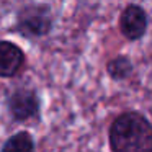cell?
<instances>
[{"label": "cell", "mask_w": 152, "mask_h": 152, "mask_svg": "<svg viewBox=\"0 0 152 152\" xmlns=\"http://www.w3.org/2000/svg\"><path fill=\"white\" fill-rule=\"evenodd\" d=\"M111 152H152V123L139 111L118 115L108 129Z\"/></svg>", "instance_id": "6da1fadb"}, {"label": "cell", "mask_w": 152, "mask_h": 152, "mask_svg": "<svg viewBox=\"0 0 152 152\" xmlns=\"http://www.w3.org/2000/svg\"><path fill=\"white\" fill-rule=\"evenodd\" d=\"M17 28L23 36L41 38L46 36L53 28V17L48 5H26L18 12Z\"/></svg>", "instance_id": "7a4b0ae2"}, {"label": "cell", "mask_w": 152, "mask_h": 152, "mask_svg": "<svg viewBox=\"0 0 152 152\" xmlns=\"http://www.w3.org/2000/svg\"><path fill=\"white\" fill-rule=\"evenodd\" d=\"M8 111L13 121L28 123L41 113V98L33 88H17L8 96Z\"/></svg>", "instance_id": "3957f363"}, {"label": "cell", "mask_w": 152, "mask_h": 152, "mask_svg": "<svg viewBox=\"0 0 152 152\" xmlns=\"http://www.w3.org/2000/svg\"><path fill=\"white\" fill-rule=\"evenodd\" d=\"M121 34L129 41H137L147 30V13L139 5H128L119 17Z\"/></svg>", "instance_id": "277c9868"}, {"label": "cell", "mask_w": 152, "mask_h": 152, "mask_svg": "<svg viewBox=\"0 0 152 152\" xmlns=\"http://www.w3.org/2000/svg\"><path fill=\"white\" fill-rule=\"evenodd\" d=\"M25 53L12 41L0 39V79H12L18 75L25 66Z\"/></svg>", "instance_id": "5b68a950"}, {"label": "cell", "mask_w": 152, "mask_h": 152, "mask_svg": "<svg viewBox=\"0 0 152 152\" xmlns=\"http://www.w3.org/2000/svg\"><path fill=\"white\" fill-rule=\"evenodd\" d=\"M0 152H34V139L31 132L18 131L5 139Z\"/></svg>", "instance_id": "8992f818"}, {"label": "cell", "mask_w": 152, "mask_h": 152, "mask_svg": "<svg viewBox=\"0 0 152 152\" xmlns=\"http://www.w3.org/2000/svg\"><path fill=\"white\" fill-rule=\"evenodd\" d=\"M134 70L131 59L126 56H116L108 61L106 64V72L113 80H126Z\"/></svg>", "instance_id": "52a82bcc"}]
</instances>
